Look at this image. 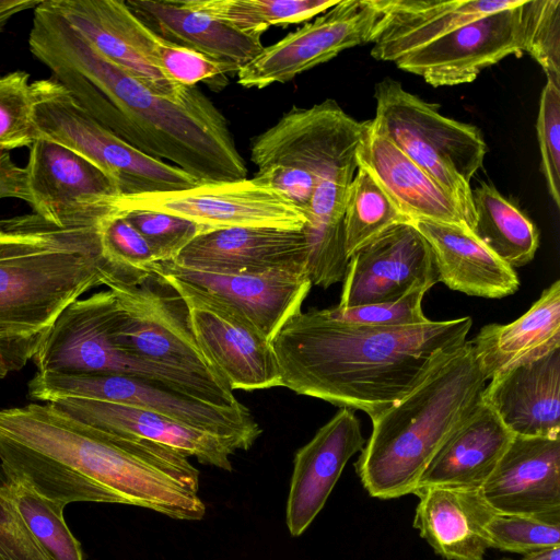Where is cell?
Masks as SVG:
<instances>
[{
	"instance_id": "cell-8",
	"label": "cell",
	"mask_w": 560,
	"mask_h": 560,
	"mask_svg": "<svg viewBox=\"0 0 560 560\" xmlns=\"http://www.w3.org/2000/svg\"><path fill=\"white\" fill-rule=\"evenodd\" d=\"M119 308L112 291L72 302L33 358L38 373L118 374L139 378L219 407L242 402L189 375L142 361L121 349L115 332Z\"/></svg>"
},
{
	"instance_id": "cell-37",
	"label": "cell",
	"mask_w": 560,
	"mask_h": 560,
	"mask_svg": "<svg viewBox=\"0 0 560 560\" xmlns=\"http://www.w3.org/2000/svg\"><path fill=\"white\" fill-rule=\"evenodd\" d=\"M33 109L30 74L13 71L0 77V151L30 148L39 137Z\"/></svg>"
},
{
	"instance_id": "cell-9",
	"label": "cell",
	"mask_w": 560,
	"mask_h": 560,
	"mask_svg": "<svg viewBox=\"0 0 560 560\" xmlns=\"http://www.w3.org/2000/svg\"><path fill=\"white\" fill-rule=\"evenodd\" d=\"M103 284L116 298L119 315L115 338L129 354L195 377L235 396L200 348L182 295L162 275L108 271Z\"/></svg>"
},
{
	"instance_id": "cell-18",
	"label": "cell",
	"mask_w": 560,
	"mask_h": 560,
	"mask_svg": "<svg viewBox=\"0 0 560 560\" xmlns=\"http://www.w3.org/2000/svg\"><path fill=\"white\" fill-rule=\"evenodd\" d=\"M103 56L161 96L182 101L196 86L166 78L155 61L162 40L122 0H49Z\"/></svg>"
},
{
	"instance_id": "cell-36",
	"label": "cell",
	"mask_w": 560,
	"mask_h": 560,
	"mask_svg": "<svg viewBox=\"0 0 560 560\" xmlns=\"http://www.w3.org/2000/svg\"><path fill=\"white\" fill-rule=\"evenodd\" d=\"M489 548L521 555L560 546V511L535 514L495 512L485 527Z\"/></svg>"
},
{
	"instance_id": "cell-40",
	"label": "cell",
	"mask_w": 560,
	"mask_h": 560,
	"mask_svg": "<svg viewBox=\"0 0 560 560\" xmlns=\"http://www.w3.org/2000/svg\"><path fill=\"white\" fill-rule=\"evenodd\" d=\"M158 261L173 260L198 235L209 230L187 219L150 210L125 211Z\"/></svg>"
},
{
	"instance_id": "cell-23",
	"label": "cell",
	"mask_w": 560,
	"mask_h": 560,
	"mask_svg": "<svg viewBox=\"0 0 560 560\" xmlns=\"http://www.w3.org/2000/svg\"><path fill=\"white\" fill-rule=\"evenodd\" d=\"M378 18L371 56L396 61L401 56L480 16L520 5L524 0H373Z\"/></svg>"
},
{
	"instance_id": "cell-20",
	"label": "cell",
	"mask_w": 560,
	"mask_h": 560,
	"mask_svg": "<svg viewBox=\"0 0 560 560\" xmlns=\"http://www.w3.org/2000/svg\"><path fill=\"white\" fill-rule=\"evenodd\" d=\"M307 243L303 229L240 226L196 236L172 261L219 273L306 272Z\"/></svg>"
},
{
	"instance_id": "cell-46",
	"label": "cell",
	"mask_w": 560,
	"mask_h": 560,
	"mask_svg": "<svg viewBox=\"0 0 560 560\" xmlns=\"http://www.w3.org/2000/svg\"><path fill=\"white\" fill-rule=\"evenodd\" d=\"M43 0H0V32L15 14L35 9Z\"/></svg>"
},
{
	"instance_id": "cell-34",
	"label": "cell",
	"mask_w": 560,
	"mask_h": 560,
	"mask_svg": "<svg viewBox=\"0 0 560 560\" xmlns=\"http://www.w3.org/2000/svg\"><path fill=\"white\" fill-rule=\"evenodd\" d=\"M410 222L390 197L363 167L350 184L345 214V244L348 257L390 226Z\"/></svg>"
},
{
	"instance_id": "cell-10",
	"label": "cell",
	"mask_w": 560,
	"mask_h": 560,
	"mask_svg": "<svg viewBox=\"0 0 560 560\" xmlns=\"http://www.w3.org/2000/svg\"><path fill=\"white\" fill-rule=\"evenodd\" d=\"M31 85L33 118L39 137L56 141L94 163L113 179L120 196L182 190L200 183L105 129L54 79L36 80Z\"/></svg>"
},
{
	"instance_id": "cell-41",
	"label": "cell",
	"mask_w": 560,
	"mask_h": 560,
	"mask_svg": "<svg viewBox=\"0 0 560 560\" xmlns=\"http://www.w3.org/2000/svg\"><path fill=\"white\" fill-rule=\"evenodd\" d=\"M101 245L103 256L114 272L150 271L158 261L145 238L126 219L124 210L103 223Z\"/></svg>"
},
{
	"instance_id": "cell-1",
	"label": "cell",
	"mask_w": 560,
	"mask_h": 560,
	"mask_svg": "<svg viewBox=\"0 0 560 560\" xmlns=\"http://www.w3.org/2000/svg\"><path fill=\"white\" fill-rule=\"evenodd\" d=\"M0 464L8 477L65 506L144 508L199 521V470L167 445L82 422L52 402L0 409Z\"/></svg>"
},
{
	"instance_id": "cell-7",
	"label": "cell",
	"mask_w": 560,
	"mask_h": 560,
	"mask_svg": "<svg viewBox=\"0 0 560 560\" xmlns=\"http://www.w3.org/2000/svg\"><path fill=\"white\" fill-rule=\"evenodd\" d=\"M370 125L430 175L460 207L472 232L476 214L470 182L482 166L487 144L478 127L443 116L390 78L374 89Z\"/></svg>"
},
{
	"instance_id": "cell-33",
	"label": "cell",
	"mask_w": 560,
	"mask_h": 560,
	"mask_svg": "<svg viewBox=\"0 0 560 560\" xmlns=\"http://www.w3.org/2000/svg\"><path fill=\"white\" fill-rule=\"evenodd\" d=\"M185 3L236 30L259 35L270 26L289 25L314 18L337 0H184Z\"/></svg>"
},
{
	"instance_id": "cell-6",
	"label": "cell",
	"mask_w": 560,
	"mask_h": 560,
	"mask_svg": "<svg viewBox=\"0 0 560 560\" xmlns=\"http://www.w3.org/2000/svg\"><path fill=\"white\" fill-rule=\"evenodd\" d=\"M365 126L330 98L311 107L293 106L253 139L254 177L306 213L316 186L357 172Z\"/></svg>"
},
{
	"instance_id": "cell-28",
	"label": "cell",
	"mask_w": 560,
	"mask_h": 560,
	"mask_svg": "<svg viewBox=\"0 0 560 560\" xmlns=\"http://www.w3.org/2000/svg\"><path fill=\"white\" fill-rule=\"evenodd\" d=\"M419 498L413 527L446 560H485L489 548L485 527L495 513L480 489L424 487Z\"/></svg>"
},
{
	"instance_id": "cell-45",
	"label": "cell",
	"mask_w": 560,
	"mask_h": 560,
	"mask_svg": "<svg viewBox=\"0 0 560 560\" xmlns=\"http://www.w3.org/2000/svg\"><path fill=\"white\" fill-rule=\"evenodd\" d=\"M4 198L28 200L25 168L14 163L10 152L0 151V200Z\"/></svg>"
},
{
	"instance_id": "cell-19",
	"label": "cell",
	"mask_w": 560,
	"mask_h": 560,
	"mask_svg": "<svg viewBox=\"0 0 560 560\" xmlns=\"http://www.w3.org/2000/svg\"><path fill=\"white\" fill-rule=\"evenodd\" d=\"M152 271L187 283L232 307L269 341L302 311L312 283L305 271L219 273L156 261Z\"/></svg>"
},
{
	"instance_id": "cell-32",
	"label": "cell",
	"mask_w": 560,
	"mask_h": 560,
	"mask_svg": "<svg viewBox=\"0 0 560 560\" xmlns=\"http://www.w3.org/2000/svg\"><path fill=\"white\" fill-rule=\"evenodd\" d=\"M472 233L494 255L512 268L534 258L539 245L535 224L494 186L481 183L472 190Z\"/></svg>"
},
{
	"instance_id": "cell-48",
	"label": "cell",
	"mask_w": 560,
	"mask_h": 560,
	"mask_svg": "<svg viewBox=\"0 0 560 560\" xmlns=\"http://www.w3.org/2000/svg\"><path fill=\"white\" fill-rule=\"evenodd\" d=\"M499 560H513V559H510V558H502V559H499Z\"/></svg>"
},
{
	"instance_id": "cell-30",
	"label": "cell",
	"mask_w": 560,
	"mask_h": 560,
	"mask_svg": "<svg viewBox=\"0 0 560 560\" xmlns=\"http://www.w3.org/2000/svg\"><path fill=\"white\" fill-rule=\"evenodd\" d=\"M513 438L482 400L432 457L416 490L433 486L480 489Z\"/></svg>"
},
{
	"instance_id": "cell-26",
	"label": "cell",
	"mask_w": 560,
	"mask_h": 560,
	"mask_svg": "<svg viewBox=\"0 0 560 560\" xmlns=\"http://www.w3.org/2000/svg\"><path fill=\"white\" fill-rule=\"evenodd\" d=\"M357 162L410 222L430 220L469 230L458 203L395 144L374 131L370 120L357 150Z\"/></svg>"
},
{
	"instance_id": "cell-5",
	"label": "cell",
	"mask_w": 560,
	"mask_h": 560,
	"mask_svg": "<svg viewBox=\"0 0 560 560\" xmlns=\"http://www.w3.org/2000/svg\"><path fill=\"white\" fill-rule=\"evenodd\" d=\"M486 381L466 341L372 419L371 436L354 464L369 494L388 500L413 493L439 448L482 402Z\"/></svg>"
},
{
	"instance_id": "cell-3",
	"label": "cell",
	"mask_w": 560,
	"mask_h": 560,
	"mask_svg": "<svg viewBox=\"0 0 560 560\" xmlns=\"http://www.w3.org/2000/svg\"><path fill=\"white\" fill-rule=\"evenodd\" d=\"M470 316L380 328L329 317L324 310L299 312L271 346L283 387L371 420L411 392L434 365L462 347Z\"/></svg>"
},
{
	"instance_id": "cell-25",
	"label": "cell",
	"mask_w": 560,
	"mask_h": 560,
	"mask_svg": "<svg viewBox=\"0 0 560 560\" xmlns=\"http://www.w3.org/2000/svg\"><path fill=\"white\" fill-rule=\"evenodd\" d=\"M55 404L73 418L102 430L131 434L177 450L200 464L232 470L230 457L241 445L144 409L93 399L69 398Z\"/></svg>"
},
{
	"instance_id": "cell-14",
	"label": "cell",
	"mask_w": 560,
	"mask_h": 560,
	"mask_svg": "<svg viewBox=\"0 0 560 560\" xmlns=\"http://www.w3.org/2000/svg\"><path fill=\"white\" fill-rule=\"evenodd\" d=\"M526 1L463 24L394 62L435 88L472 82L483 69L524 52Z\"/></svg>"
},
{
	"instance_id": "cell-29",
	"label": "cell",
	"mask_w": 560,
	"mask_h": 560,
	"mask_svg": "<svg viewBox=\"0 0 560 560\" xmlns=\"http://www.w3.org/2000/svg\"><path fill=\"white\" fill-rule=\"evenodd\" d=\"M430 244L439 282L467 295L499 299L513 294L518 277L468 229L438 221L415 220Z\"/></svg>"
},
{
	"instance_id": "cell-31",
	"label": "cell",
	"mask_w": 560,
	"mask_h": 560,
	"mask_svg": "<svg viewBox=\"0 0 560 560\" xmlns=\"http://www.w3.org/2000/svg\"><path fill=\"white\" fill-rule=\"evenodd\" d=\"M470 342L487 381L560 349V281L545 289L521 317L486 325Z\"/></svg>"
},
{
	"instance_id": "cell-22",
	"label": "cell",
	"mask_w": 560,
	"mask_h": 560,
	"mask_svg": "<svg viewBox=\"0 0 560 560\" xmlns=\"http://www.w3.org/2000/svg\"><path fill=\"white\" fill-rule=\"evenodd\" d=\"M480 491L498 513L560 511V438L514 435Z\"/></svg>"
},
{
	"instance_id": "cell-44",
	"label": "cell",
	"mask_w": 560,
	"mask_h": 560,
	"mask_svg": "<svg viewBox=\"0 0 560 560\" xmlns=\"http://www.w3.org/2000/svg\"><path fill=\"white\" fill-rule=\"evenodd\" d=\"M8 485L9 477L0 464V560H54L10 501Z\"/></svg>"
},
{
	"instance_id": "cell-39",
	"label": "cell",
	"mask_w": 560,
	"mask_h": 560,
	"mask_svg": "<svg viewBox=\"0 0 560 560\" xmlns=\"http://www.w3.org/2000/svg\"><path fill=\"white\" fill-rule=\"evenodd\" d=\"M428 290L417 287L394 301L351 307L336 305L324 312L331 318L355 325L380 328L416 326L430 320L422 311V300Z\"/></svg>"
},
{
	"instance_id": "cell-42",
	"label": "cell",
	"mask_w": 560,
	"mask_h": 560,
	"mask_svg": "<svg viewBox=\"0 0 560 560\" xmlns=\"http://www.w3.org/2000/svg\"><path fill=\"white\" fill-rule=\"evenodd\" d=\"M541 171L551 199L560 207V86L546 81L537 116Z\"/></svg>"
},
{
	"instance_id": "cell-47",
	"label": "cell",
	"mask_w": 560,
	"mask_h": 560,
	"mask_svg": "<svg viewBox=\"0 0 560 560\" xmlns=\"http://www.w3.org/2000/svg\"><path fill=\"white\" fill-rule=\"evenodd\" d=\"M521 560H560V546L530 551L523 555Z\"/></svg>"
},
{
	"instance_id": "cell-13",
	"label": "cell",
	"mask_w": 560,
	"mask_h": 560,
	"mask_svg": "<svg viewBox=\"0 0 560 560\" xmlns=\"http://www.w3.org/2000/svg\"><path fill=\"white\" fill-rule=\"evenodd\" d=\"M27 203L58 225L101 223L121 209L118 187L94 163L44 137L30 147Z\"/></svg>"
},
{
	"instance_id": "cell-24",
	"label": "cell",
	"mask_w": 560,
	"mask_h": 560,
	"mask_svg": "<svg viewBox=\"0 0 560 560\" xmlns=\"http://www.w3.org/2000/svg\"><path fill=\"white\" fill-rule=\"evenodd\" d=\"M482 400L514 435L560 438V349L490 378Z\"/></svg>"
},
{
	"instance_id": "cell-4",
	"label": "cell",
	"mask_w": 560,
	"mask_h": 560,
	"mask_svg": "<svg viewBox=\"0 0 560 560\" xmlns=\"http://www.w3.org/2000/svg\"><path fill=\"white\" fill-rule=\"evenodd\" d=\"M105 221L58 225L34 212L0 219V380L33 360L65 308L113 270L102 253Z\"/></svg>"
},
{
	"instance_id": "cell-16",
	"label": "cell",
	"mask_w": 560,
	"mask_h": 560,
	"mask_svg": "<svg viewBox=\"0 0 560 560\" xmlns=\"http://www.w3.org/2000/svg\"><path fill=\"white\" fill-rule=\"evenodd\" d=\"M377 18L373 0L338 1L313 22L264 47L238 70L237 83L264 89L291 81L348 48L370 43Z\"/></svg>"
},
{
	"instance_id": "cell-17",
	"label": "cell",
	"mask_w": 560,
	"mask_h": 560,
	"mask_svg": "<svg viewBox=\"0 0 560 560\" xmlns=\"http://www.w3.org/2000/svg\"><path fill=\"white\" fill-rule=\"evenodd\" d=\"M338 306L397 300L417 287L439 282L433 250L411 222L398 223L355 250L343 278Z\"/></svg>"
},
{
	"instance_id": "cell-35",
	"label": "cell",
	"mask_w": 560,
	"mask_h": 560,
	"mask_svg": "<svg viewBox=\"0 0 560 560\" xmlns=\"http://www.w3.org/2000/svg\"><path fill=\"white\" fill-rule=\"evenodd\" d=\"M8 497L32 535L54 560H84L81 544L65 521V505L10 478Z\"/></svg>"
},
{
	"instance_id": "cell-21",
	"label": "cell",
	"mask_w": 560,
	"mask_h": 560,
	"mask_svg": "<svg viewBox=\"0 0 560 560\" xmlns=\"http://www.w3.org/2000/svg\"><path fill=\"white\" fill-rule=\"evenodd\" d=\"M354 411L340 408L293 459L285 506L292 537L302 535L324 508L348 460L365 445Z\"/></svg>"
},
{
	"instance_id": "cell-38",
	"label": "cell",
	"mask_w": 560,
	"mask_h": 560,
	"mask_svg": "<svg viewBox=\"0 0 560 560\" xmlns=\"http://www.w3.org/2000/svg\"><path fill=\"white\" fill-rule=\"evenodd\" d=\"M526 43L545 71L547 81L560 86V0L526 1Z\"/></svg>"
},
{
	"instance_id": "cell-27",
	"label": "cell",
	"mask_w": 560,
	"mask_h": 560,
	"mask_svg": "<svg viewBox=\"0 0 560 560\" xmlns=\"http://www.w3.org/2000/svg\"><path fill=\"white\" fill-rule=\"evenodd\" d=\"M131 11L163 40L192 49L232 73L265 47L261 36L243 33L188 7L184 0H127Z\"/></svg>"
},
{
	"instance_id": "cell-12",
	"label": "cell",
	"mask_w": 560,
	"mask_h": 560,
	"mask_svg": "<svg viewBox=\"0 0 560 560\" xmlns=\"http://www.w3.org/2000/svg\"><path fill=\"white\" fill-rule=\"evenodd\" d=\"M116 203L125 211L150 210L180 217L209 231L240 226L301 230L307 223L305 213L291 200L255 177L118 196Z\"/></svg>"
},
{
	"instance_id": "cell-11",
	"label": "cell",
	"mask_w": 560,
	"mask_h": 560,
	"mask_svg": "<svg viewBox=\"0 0 560 560\" xmlns=\"http://www.w3.org/2000/svg\"><path fill=\"white\" fill-rule=\"evenodd\" d=\"M28 397L40 402L93 399L152 411L187 427L237 442L249 450L261 433L250 410L219 407L130 376L118 374L36 373Z\"/></svg>"
},
{
	"instance_id": "cell-43",
	"label": "cell",
	"mask_w": 560,
	"mask_h": 560,
	"mask_svg": "<svg viewBox=\"0 0 560 560\" xmlns=\"http://www.w3.org/2000/svg\"><path fill=\"white\" fill-rule=\"evenodd\" d=\"M155 61L166 78L184 86H196L202 82L214 88L220 84L223 88L226 74L232 73L222 63L163 39L156 47Z\"/></svg>"
},
{
	"instance_id": "cell-2",
	"label": "cell",
	"mask_w": 560,
	"mask_h": 560,
	"mask_svg": "<svg viewBox=\"0 0 560 560\" xmlns=\"http://www.w3.org/2000/svg\"><path fill=\"white\" fill-rule=\"evenodd\" d=\"M28 46L90 117L131 147L200 183L246 177L225 116L199 89L182 101L156 94L103 56L49 0L34 9Z\"/></svg>"
},
{
	"instance_id": "cell-15",
	"label": "cell",
	"mask_w": 560,
	"mask_h": 560,
	"mask_svg": "<svg viewBox=\"0 0 560 560\" xmlns=\"http://www.w3.org/2000/svg\"><path fill=\"white\" fill-rule=\"evenodd\" d=\"M164 277L186 302L200 348L233 392L282 386L271 341L232 307L187 283Z\"/></svg>"
}]
</instances>
